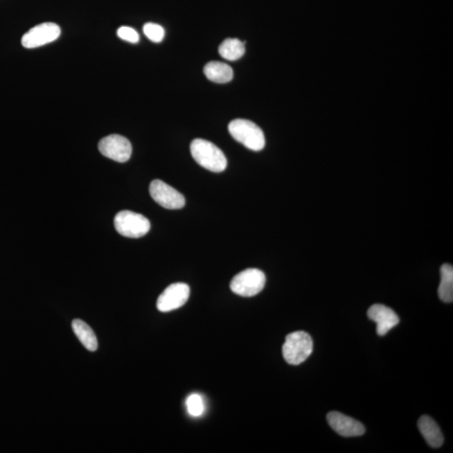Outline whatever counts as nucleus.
Wrapping results in <instances>:
<instances>
[{
	"mask_svg": "<svg viewBox=\"0 0 453 453\" xmlns=\"http://www.w3.org/2000/svg\"><path fill=\"white\" fill-rule=\"evenodd\" d=\"M190 153L198 164L210 172H224L228 166L224 152L212 142L202 139H196L192 142Z\"/></svg>",
	"mask_w": 453,
	"mask_h": 453,
	"instance_id": "1",
	"label": "nucleus"
},
{
	"mask_svg": "<svg viewBox=\"0 0 453 453\" xmlns=\"http://www.w3.org/2000/svg\"><path fill=\"white\" fill-rule=\"evenodd\" d=\"M229 131L234 140L243 144L246 148L260 151L265 145L263 131L259 126L247 119L238 118L230 122Z\"/></svg>",
	"mask_w": 453,
	"mask_h": 453,
	"instance_id": "2",
	"label": "nucleus"
},
{
	"mask_svg": "<svg viewBox=\"0 0 453 453\" xmlns=\"http://www.w3.org/2000/svg\"><path fill=\"white\" fill-rule=\"evenodd\" d=\"M313 350V341L308 333L299 331L286 336L282 353L289 364L299 365L307 360Z\"/></svg>",
	"mask_w": 453,
	"mask_h": 453,
	"instance_id": "3",
	"label": "nucleus"
},
{
	"mask_svg": "<svg viewBox=\"0 0 453 453\" xmlns=\"http://www.w3.org/2000/svg\"><path fill=\"white\" fill-rule=\"evenodd\" d=\"M114 226L122 236L139 238L150 231V222L141 214L125 210L115 216Z\"/></svg>",
	"mask_w": 453,
	"mask_h": 453,
	"instance_id": "4",
	"label": "nucleus"
},
{
	"mask_svg": "<svg viewBox=\"0 0 453 453\" xmlns=\"http://www.w3.org/2000/svg\"><path fill=\"white\" fill-rule=\"evenodd\" d=\"M265 282V273L260 269H247L233 277L230 288L238 296L250 297L259 294L264 289Z\"/></svg>",
	"mask_w": 453,
	"mask_h": 453,
	"instance_id": "5",
	"label": "nucleus"
},
{
	"mask_svg": "<svg viewBox=\"0 0 453 453\" xmlns=\"http://www.w3.org/2000/svg\"><path fill=\"white\" fill-rule=\"evenodd\" d=\"M98 149L103 156L121 163L128 161L132 154V145L128 139L118 134L102 139Z\"/></svg>",
	"mask_w": 453,
	"mask_h": 453,
	"instance_id": "6",
	"label": "nucleus"
},
{
	"mask_svg": "<svg viewBox=\"0 0 453 453\" xmlns=\"http://www.w3.org/2000/svg\"><path fill=\"white\" fill-rule=\"evenodd\" d=\"M61 35V28L57 24L47 22L39 24L23 35L21 44L27 49L46 45L57 39Z\"/></svg>",
	"mask_w": 453,
	"mask_h": 453,
	"instance_id": "7",
	"label": "nucleus"
},
{
	"mask_svg": "<svg viewBox=\"0 0 453 453\" xmlns=\"http://www.w3.org/2000/svg\"><path fill=\"white\" fill-rule=\"evenodd\" d=\"M150 194L154 202L166 209H180L186 204L184 195L161 180L151 182Z\"/></svg>",
	"mask_w": 453,
	"mask_h": 453,
	"instance_id": "8",
	"label": "nucleus"
},
{
	"mask_svg": "<svg viewBox=\"0 0 453 453\" xmlns=\"http://www.w3.org/2000/svg\"><path fill=\"white\" fill-rule=\"evenodd\" d=\"M190 296L189 286L185 283H175L168 286L159 296L157 308L161 312H168L182 307Z\"/></svg>",
	"mask_w": 453,
	"mask_h": 453,
	"instance_id": "9",
	"label": "nucleus"
},
{
	"mask_svg": "<svg viewBox=\"0 0 453 453\" xmlns=\"http://www.w3.org/2000/svg\"><path fill=\"white\" fill-rule=\"evenodd\" d=\"M327 419L329 426L332 428V430L341 436L353 437L364 434L365 428L363 424L340 412L328 413Z\"/></svg>",
	"mask_w": 453,
	"mask_h": 453,
	"instance_id": "10",
	"label": "nucleus"
},
{
	"mask_svg": "<svg viewBox=\"0 0 453 453\" xmlns=\"http://www.w3.org/2000/svg\"><path fill=\"white\" fill-rule=\"evenodd\" d=\"M369 319L377 324L378 335L384 336L400 323L399 317L391 308L381 304L373 305L368 311Z\"/></svg>",
	"mask_w": 453,
	"mask_h": 453,
	"instance_id": "11",
	"label": "nucleus"
},
{
	"mask_svg": "<svg viewBox=\"0 0 453 453\" xmlns=\"http://www.w3.org/2000/svg\"><path fill=\"white\" fill-rule=\"evenodd\" d=\"M418 428L427 441L429 446L440 447L444 442V437L438 425L428 416H423L418 420Z\"/></svg>",
	"mask_w": 453,
	"mask_h": 453,
	"instance_id": "12",
	"label": "nucleus"
},
{
	"mask_svg": "<svg viewBox=\"0 0 453 453\" xmlns=\"http://www.w3.org/2000/svg\"><path fill=\"white\" fill-rule=\"evenodd\" d=\"M73 332L82 344L91 352L97 350L98 344L96 335L93 329L87 325L85 321L80 319H75L71 323Z\"/></svg>",
	"mask_w": 453,
	"mask_h": 453,
	"instance_id": "13",
	"label": "nucleus"
},
{
	"mask_svg": "<svg viewBox=\"0 0 453 453\" xmlns=\"http://www.w3.org/2000/svg\"><path fill=\"white\" fill-rule=\"evenodd\" d=\"M204 73L210 81L216 83H226L233 78L232 67L220 62L208 63L204 67Z\"/></svg>",
	"mask_w": 453,
	"mask_h": 453,
	"instance_id": "14",
	"label": "nucleus"
},
{
	"mask_svg": "<svg viewBox=\"0 0 453 453\" xmlns=\"http://www.w3.org/2000/svg\"><path fill=\"white\" fill-rule=\"evenodd\" d=\"M438 296L446 303H452L453 301V267L451 265L445 264L441 268Z\"/></svg>",
	"mask_w": 453,
	"mask_h": 453,
	"instance_id": "15",
	"label": "nucleus"
},
{
	"mask_svg": "<svg viewBox=\"0 0 453 453\" xmlns=\"http://www.w3.org/2000/svg\"><path fill=\"white\" fill-rule=\"evenodd\" d=\"M245 53V43L236 38L226 39L220 46V54L229 61H236Z\"/></svg>",
	"mask_w": 453,
	"mask_h": 453,
	"instance_id": "16",
	"label": "nucleus"
},
{
	"mask_svg": "<svg viewBox=\"0 0 453 453\" xmlns=\"http://www.w3.org/2000/svg\"><path fill=\"white\" fill-rule=\"evenodd\" d=\"M143 31L147 38L154 43H160L165 37V30L160 25L154 23H147L143 27Z\"/></svg>",
	"mask_w": 453,
	"mask_h": 453,
	"instance_id": "17",
	"label": "nucleus"
},
{
	"mask_svg": "<svg viewBox=\"0 0 453 453\" xmlns=\"http://www.w3.org/2000/svg\"><path fill=\"white\" fill-rule=\"evenodd\" d=\"M186 407H188V411L190 416H200L204 411V400L199 395H190L186 400Z\"/></svg>",
	"mask_w": 453,
	"mask_h": 453,
	"instance_id": "18",
	"label": "nucleus"
},
{
	"mask_svg": "<svg viewBox=\"0 0 453 453\" xmlns=\"http://www.w3.org/2000/svg\"><path fill=\"white\" fill-rule=\"evenodd\" d=\"M118 37L124 41L130 43H138L140 41V35L133 28L122 26L117 31Z\"/></svg>",
	"mask_w": 453,
	"mask_h": 453,
	"instance_id": "19",
	"label": "nucleus"
}]
</instances>
